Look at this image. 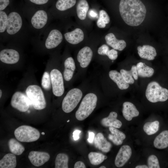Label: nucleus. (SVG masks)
<instances>
[{"mask_svg": "<svg viewBox=\"0 0 168 168\" xmlns=\"http://www.w3.org/2000/svg\"><path fill=\"white\" fill-rule=\"evenodd\" d=\"M130 70L132 72L133 78L136 80H137L138 75L137 72L136 66L135 65H133Z\"/></svg>", "mask_w": 168, "mask_h": 168, "instance_id": "nucleus-42", "label": "nucleus"}, {"mask_svg": "<svg viewBox=\"0 0 168 168\" xmlns=\"http://www.w3.org/2000/svg\"><path fill=\"white\" fill-rule=\"evenodd\" d=\"M22 25V19L19 13L12 12L9 14L6 28L8 34L12 35L17 33L21 29Z\"/></svg>", "mask_w": 168, "mask_h": 168, "instance_id": "nucleus-9", "label": "nucleus"}, {"mask_svg": "<svg viewBox=\"0 0 168 168\" xmlns=\"http://www.w3.org/2000/svg\"><path fill=\"white\" fill-rule=\"evenodd\" d=\"M50 155L45 152L31 151L30 152L28 158L32 165L39 167L48 161L50 158Z\"/></svg>", "mask_w": 168, "mask_h": 168, "instance_id": "nucleus-11", "label": "nucleus"}, {"mask_svg": "<svg viewBox=\"0 0 168 168\" xmlns=\"http://www.w3.org/2000/svg\"><path fill=\"white\" fill-rule=\"evenodd\" d=\"M50 76L53 94L57 96H61L64 91L62 74L58 70L54 69L51 71Z\"/></svg>", "mask_w": 168, "mask_h": 168, "instance_id": "nucleus-8", "label": "nucleus"}, {"mask_svg": "<svg viewBox=\"0 0 168 168\" xmlns=\"http://www.w3.org/2000/svg\"><path fill=\"white\" fill-rule=\"evenodd\" d=\"M76 3V0H58L56 7L58 10L64 11L73 7Z\"/></svg>", "mask_w": 168, "mask_h": 168, "instance_id": "nucleus-33", "label": "nucleus"}, {"mask_svg": "<svg viewBox=\"0 0 168 168\" xmlns=\"http://www.w3.org/2000/svg\"><path fill=\"white\" fill-rule=\"evenodd\" d=\"M81 131L79 130H76L73 133V137L74 140H78L79 138V134L81 133Z\"/></svg>", "mask_w": 168, "mask_h": 168, "instance_id": "nucleus-45", "label": "nucleus"}, {"mask_svg": "<svg viewBox=\"0 0 168 168\" xmlns=\"http://www.w3.org/2000/svg\"><path fill=\"white\" fill-rule=\"evenodd\" d=\"M119 8L121 17L129 26H138L145 18L146 9L140 0H121Z\"/></svg>", "mask_w": 168, "mask_h": 168, "instance_id": "nucleus-1", "label": "nucleus"}, {"mask_svg": "<svg viewBox=\"0 0 168 168\" xmlns=\"http://www.w3.org/2000/svg\"><path fill=\"white\" fill-rule=\"evenodd\" d=\"M8 16L4 11H0V32L5 31L7 28Z\"/></svg>", "mask_w": 168, "mask_h": 168, "instance_id": "nucleus-37", "label": "nucleus"}, {"mask_svg": "<svg viewBox=\"0 0 168 168\" xmlns=\"http://www.w3.org/2000/svg\"><path fill=\"white\" fill-rule=\"evenodd\" d=\"M63 36L61 32L56 29L50 31L46 40L45 46L48 49L57 47L62 41Z\"/></svg>", "mask_w": 168, "mask_h": 168, "instance_id": "nucleus-14", "label": "nucleus"}, {"mask_svg": "<svg viewBox=\"0 0 168 168\" xmlns=\"http://www.w3.org/2000/svg\"><path fill=\"white\" fill-rule=\"evenodd\" d=\"M136 66L138 75L141 77H150L154 73V70L153 68L146 65L142 62L138 63Z\"/></svg>", "mask_w": 168, "mask_h": 168, "instance_id": "nucleus-27", "label": "nucleus"}, {"mask_svg": "<svg viewBox=\"0 0 168 168\" xmlns=\"http://www.w3.org/2000/svg\"><path fill=\"white\" fill-rule=\"evenodd\" d=\"M26 92L35 109L41 110L45 108L46 100L40 86L36 85L29 86L27 88Z\"/></svg>", "mask_w": 168, "mask_h": 168, "instance_id": "nucleus-4", "label": "nucleus"}, {"mask_svg": "<svg viewBox=\"0 0 168 168\" xmlns=\"http://www.w3.org/2000/svg\"><path fill=\"white\" fill-rule=\"evenodd\" d=\"M51 79L50 74L48 72H44L41 80V85L45 90H48L51 88Z\"/></svg>", "mask_w": 168, "mask_h": 168, "instance_id": "nucleus-35", "label": "nucleus"}, {"mask_svg": "<svg viewBox=\"0 0 168 168\" xmlns=\"http://www.w3.org/2000/svg\"><path fill=\"white\" fill-rule=\"evenodd\" d=\"M120 73L126 82L129 84H133L134 83V81L130 70L127 71L121 69L120 70Z\"/></svg>", "mask_w": 168, "mask_h": 168, "instance_id": "nucleus-38", "label": "nucleus"}, {"mask_svg": "<svg viewBox=\"0 0 168 168\" xmlns=\"http://www.w3.org/2000/svg\"><path fill=\"white\" fill-rule=\"evenodd\" d=\"M74 168H86V166L85 164L82 161H78L75 164Z\"/></svg>", "mask_w": 168, "mask_h": 168, "instance_id": "nucleus-43", "label": "nucleus"}, {"mask_svg": "<svg viewBox=\"0 0 168 168\" xmlns=\"http://www.w3.org/2000/svg\"><path fill=\"white\" fill-rule=\"evenodd\" d=\"M122 112L124 118L128 121L131 120L134 117L138 116L139 114L135 106L133 103L128 101L123 103Z\"/></svg>", "mask_w": 168, "mask_h": 168, "instance_id": "nucleus-16", "label": "nucleus"}, {"mask_svg": "<svg viewBox=\"0 0 168 168\" xmlns=\"http://www.w3.org/2000/svg\"><path fill=\"white\" fill-rule=\"evenodd\" d=\"M64 70L63 77L67 81H69L72 78L76 68L75 63L73 58L69 57L67 58L64 63Z\"/></svg>", "mask_w": 168, "mask_h": 168, "instance_id": "nucleus-24", "label": "nucleus"}, {"mask_svg": "<svg viewBox=\"0 0 168 168\" xmlns=\"http://www.w3.org/2000/svg\"><path fill=\"white\" fill-rule=\"evenodd\" d=\"M2 95V91L1 90H0V98H1Z\"/></svg>", "mask_w": 168, "mask_h": 168, "instance_id": "nucleus-49", "label": "nucleus"}, {"mask_svg": "<svg viewBox=\"0 0 168 168\" xmlns=\"http://www.w3.org/2000/svg\"><path fill=\"white\" fill-rule=\"evenodd\" d=\"M153 145L156 148L161 149L168 147V130H164L160 133L155 138Z\"/></svg>", "mask_w": 168, "mask_h": 168, "instance_id": "nucleus-25", "label": "nucleus"}, {"mask_svg": "<svg viewBox=\"0 0 168 168\" xmlns=\"http://www.w3.org/2000/svg\"><path fill=\"white\" fill-rule=\"evenodd\" d=\"M109 50V47L105 44H104L100 46L98 49V53L99 54L105 55Z\"/></svg>", "mask_w": 168, "mask_h": 168, "instance_id": "nucleus-40", "label": "nucleus"}, {"mask_svg": "<svg viewBox=\"0 0 168 168\" xmlns=\"http://www.w3.org/2000/svg\"><path fill=\"white\" fill-rule=\"evenodd\" d=\"M41 134H42V135H44L45 134V133H44V132H42V133H41Z\"/></svg>", "mask_w": 168, "mask_h": 168, "instance_id": "nucleus-51", "label": "nucleus"}, {"mask_svg": "<svg viewBox=\"0 0 168 168\" xmlns=\"http://www.w3.org/2000/svg\"><path fill=\"white\" fill-rule=\"evenodd\" d=\"M117 114L114 111L110 113L109 116L102 119L101 125L105 127H111L116 128H119L122 126L121 122L117 119Z\"/></svg>", "mask_w": 168, "mask_h": 168, "instance_id": "nucleus-21", "label": "nucleus"}, {"mask_svg": "<svg viewBox=\"0 0 168 168\" xmlns=\"http://www.w3.org/2000/svg\"><path fill=\"white\" fill-rule=\"evenodd\" d=\"M159 122L157 120L146 123L143 126V130L148 135L154 134L159 130Z\"/></svg>", "mask_w": 168, "mask_h": 168, "instance_id": "nucleus-30", "label": "nucleus"}, {"mask_svg": "<svg viewBox=\"0 0 168 168\" xmlns=\"http://www.w3.org/2000/svg\"><path fill=\"white\" fill-rule=\"evenodd\" d=\"M99 168H106V167L104 166H101L99 167Z\"/></svg>", "mask_w": 168, "mask_h": 168, "instance_id": "nucleus-50", "label": "nucleus"}, {"mask_svg": "<svg viewBox=\"0 0 168 168\" xmlns=\"http://www.w3.org/2000/svg\"><path fill=\"white\" fill-rule=\"evenodd\" d=\"M88 157L91 164L98 165L106 159L107 156L100 153L91 152L88 154Z\"/></svg>", "mask_w": 168, "mask_h": 168, "instance_id": "nucleus-31", "label": "nucleus"}, {"mask_svg": "<svg viewBox=\"0 0 168 168\" xmlns=\"http://www.w3.org/2000/svg\"><path fill=\"white\" fill-rule=\"evenodd\" d=\"M105 39L107 44L115 49L121 51L126 46V44L124 40H118L112 33H109L106 35Z\"/></svg>", "mask_w": 168, "mask_h": 168, "instance_id": "nucleus-20", "label": "nucleus"}, {"mask_svg": "<svg viewBox=\"0 0 168 168\" xmlns=\"http://www.w3.org/2000/svg\"><path fill=\"white\" fill-rule=\"evenodd\" d=\"M31 2L38 5L44 4L47 2L49 0H29Z\"/></svg>", "mask_w": 168, "mask_h": 168, "instance_id": "nucleus-44", "label": "nucleus"}, {"mask_svg": "<svg viewBox=\"0 0 168 168\" xmlns=\"http://www.w3.org/2000/svg\"><path fill=\"white\" fill-rule=\"evenodd\" d=\"M89 5L86 0H79L76 8L77 13L78 17L81 20L85 19L89 9Z\"/></svg>", "mask_w": 168, "mask_h": 168, "instance_id": "nucleus-29", "label": "nucleus"}, {"mask_svg": "<svg viewBox=\"0 0 168 168\" xmlns=\"http://www.w3.org/2000/svg\"><path fill=\"white\" fill-rule=\"evenodd\" d=\"M109 129L111 134H109L108 138L115 145L122 144L126 138L125 134L114 127H110Z\"/></svg>", "mask_w": 168, "mask_h": 168, "instance_id": "nucleus-22", "label": "nucleus"}, {"mask_svg": "<svg viewBox=\"0 0 168 168\" xmlns=\"http://www.w3.org/2000/svg\"><path fill=\"white\" fill-rule=\"evenodd\" d=\"M110 21V18L107 13L104 10H101L99 12V18L97 22V25L100 28H104L106 25Z\"/></svg>", "mask_w": 168, "mask_h": 168, "instance_id": "nucleus-34", "label": "nucleus"}, {"mask_svg": "<svg viewBox=\"0 0 168 168\" xmlns=\"http://www.w3.org/2000/svg\"><path fill=\"white\" fill-rule=\"evenodd\" d=\"M145 95L151 102H164L168 99V90L161 86L157 82L152 81L147 86Z\"/></svg>", "mask_w": 168, "mask_h": 168, "instance_id": "nucleus-3", "label": "nucleus"}, {"mask_svg": "<svg viewBox=\"0 0 168 168\" xmlns=\"http://www.w3.org/2000/svg\"><path fill=\"white\" fill-rule=\"evenodd\" d=\"M68 157L63 153L58 154L55 160V168H68Z\"/></svg>", "mask_w": 168, "mask_h": 168, "instance_id": "nucleus-32", "label": "nucleus"}, {"mask_svg": "<svg viewBox=\"0 0 168 168\" xmlns=\"http://www.w3.org/2000/svg\"><path fill=\"white\" fill-rule=\"evenodd\" d=\"M93 54L92 50L88 46L84 47L79 50L77 58L81 67L85 68L88 66L91 61Z\"/></svg>", "mask_w": 168, "mask_h": 168, "instance_id": "nucleus-13", "label": "nucleus"}, {"mask_svg": "<svg viewBox=\"0 0 168 168\" xmlns=\"http://www.w3.org/2000/svg\"><path fill=\"white\" fill-rule=\"evenodd\" d=\"M137 50L141 58L148 60H153L157 55L155 48L148 45L139 46L137 47Z\"/></svg>", "mask_w": 168, "mask_h": 168, "instance_id": "nucleus-17", "label": "nucleus"}, {"mask_svg": "<svg viewBox=\"0 0 168 168\" xmlns=\"http://www.w3.org/2000/svg\"><path fill=\"white\" fill-rule=\"evenodd\" d=\"M94 133L93 132H89L88 140L89 142L92 143L93 142L94 138Z\"/></svg>", "mask_w": 168, "mask_h": 168, "instance_id": "nucleus-46", "label": "nucleus"}, {"mask_svg": "<svg viewBox=\"0 0 168 168\" xmlns=\"http://www.w3.org/2000/svg\"><path fill=\"white\" fill-rule=\"evenodd\" d=\"M8 145L10 152L16 155H21L25 150L24 147L13 138H11L9 140Z\"/></svg>", "mask_w": 168, "mask_h": 168, "instance_id": "nucleus-28", "label": "nucleus"}, {"mask_svg": "<svg viewBox=\"0 0 168 168\" xmlns=\"http://www.w3.org/2000/svg\"><path fill=\"white\" fill-rule=\"evenodd\" d=\"M48 19L46 12L44 10L37 11L31 19V23L33 27L36 29L42 28L46 24Z\"/></svg>", "mask_w": 168, "mask_h": 168, "instance_id": "nucleus-15", "label": "nucleus"}, {"mask_svg": "<svg viewBox=\"0 0 168 168\" xmlns=\"http://www.w3.org/2000/svg\"><path fill=\"white\" fill-rule=\"evenodd\" d=\"M148 168H160L159 161L157 156L154 155H150L147 159Z\"/></svg>", "mask_w": 168, "mask_h": 168, "instance_id": "nucleus-36", "label": "nucleus"}, {"mask_svg": "<svg viewBox=\"0 0 168 168\" xmlns=\"http://www.w3.org/2000/svg\"><path fill=\"white\" fill-rule=\"evenodd\" d=\"M64 36L67 42L73 44H78L82 41L84 38L83 31L78 28L75 29L71 32L65 33Z\"/></svg>", "mask_w": 168, "mask_h": 168, "instance_id": "nucleus-19", "label": "nucleus"}, {"mask_svg": "<svg viewBox=\"0 0 168 168\" xmlns=\"http://www.w3.org/2000/svg\"><path fill=\"white\" fill-rule=\"evenodd\" d=\"M90 16L93 17H96L97 16V14L93 10H90L89 12Z\"/></svg>", "mask_w": 168, "mask_h": 168, "instance_id": "nucleus-47", "label": "nucleus"}, {"mask_svg": "<svg viewBox=\"0 0 168 168\" xmlns=\"http://www.w3.org/2000/svg\"><path fill=\"white\" fill-rule=\"evenodd\" d=\"M94 143L96 148L104 152H109L112 147L111 143L107 140L101 133L96 134L94 138Z\"/></svg>", "mask_w": 168, "mask_h": 168, "instance_id": "nucleus-18", "label": "nucleus"}, {"mask_svg": "<svg viewBox=\"0 0 168 168\" xmlns=\"http://www.w3.org/2000/svg\"><path fill=\"white\" fill-rule=\"evenodd\" d=\"M135 168H148L147 166L145 165H138L135 166Z\"/></svg>", "mask_w": 168, "mask_h": 168, "instance_id": "nucleus-48", "label": "nucleus"}, {"mask_svg": "<svg viewBox=\"0 0 168 168\" xmlns=\"http://www.w3.org/2000/svg\"><path fill=\"white\" fill-rule=\"evenodd\" d=\"M106 55L111 60H115L118 57V52L114 49L109 50L106 53Z\"/></svg>", "mask_w": 168, "mask_h": 168, "instance_id": "nucleus-39", "label": "nucleus"}, {"mask_svg": "<svg viewBox=\"0 0 168 168\" xmlns=\"http://www.w3.org/2000/svg\"><path fill=\"white\" fill-rule=\"evenodd\" d=\"M82 96V92L79 89L70 90L63 100L62 105L63 111L66 113L72 111L79 102Z\"/></svg>", "mask_w": 168, "mask_h": 168, "instance_id": "nucleus-6", "label": "nucleus"}, {"mask_svg": "<svg viewBox=\"0 0 168 168\" xmlns=\"http://www.w3.org/2000/svg\"><path fill=\"white\" fill-rule=\"evenodd\" d=\"M16 165V156L13 153L5 155L0 160V168H15Z\"/></svg>", "mask_w": 168, "mask_h": 168, "instance_id": "nucleus-26", "label": "nucleus"}, {"mask_svg": "<svg viewBox=\"0 0 168 168\" xmlns=\"http://www.w3.org/2000/svg\"><path fill=\"white\" fill-rule=\"evenodd\" d=\"M69 121H70V120H68L67 121V122H69Z\"/></svg>", "mask_w": 168, "mask_h": 168, "instance_id": "nucleus-52", "label": "nucleus"}, {"mask_svg": "<svg viewBox=\"0 0 168 168\" xmlns=\"http://www.w3.org/2000/svg\"><path fill=\"white\" fill-rule=\"evenodd\" d=\"M16 139L22 142H31L36 141L40 136L39 131L31 126L23 125L16 128L14 132Z\"/></svg>", "mask_w": 168, "mask_h": 168, "instance_id": "nucleus-5", "label": "nucleus"}, {"mask_svg": "<svg viewBox=\"0 0 168 168\" xmlns=\"http://www.w3.org/2000/svg\"><path fill=\"white\" fill-rule=\"evenodd\" d=\"M132 154V150L130 146H122L116 156L114 161L115 166L119 168L123 167L130 159Z\"/></svg>", "mask_w": 168, "mask_h": 168, "instance_id": "nucleus-10", "label": "nucleus"}, {"mask_svg": "<svg viewBox=\"0 0 168 168\" xmlns=\"http://www.w3.org/2000/svg\"><path fill=\"white\" fill-rule=\"evenodd\" d=\"M9 0H0V11L4 9L9 5Z\"/></svg>", "mask_w": 168, "mask_h": 168, "instance_id": "nucleus-41", "label": "nucleus"}, {"mask_svg": "<svg viewBox=\"0 0 168 168\" xmlns=\"http://www.w3.org/2000/svg\"><path fill=\"white\" fill-rule=\"evenodd\" d=\"M110 79L117 84L120 90H125L128 88L129 85L124 79L120 73L115 70H111L109 72Z\"/></svg>", "mask_w": 168, "mask_h": 168, "instance_id": "nucleus-23", "label": "nucleus"}, {"mask_svg": "<svg viewBox=\"0 0 168 168\" xmlns=\"http://www.w3.org/2000/svg\"><path fill=\"white\" fill-rule=\"evenodd\" d=\"M19 59V55L16 50L12 49H4L0 52V60L2 62L8 64L17 63Z\"/></svg>", "mask_w": 168, "mask_h": 168, "instance_id": "nucleus-12", "label": "nucleus"}, {"mask_svg": "<svg viewBox=\"0 0 168 168\" xmlns=\"http://www.w3.org/2000/svg\"><path fill=\"white\" fill-rule=\"evenodd\" d=\"M97 100V97L95 94H87L83 99L76 112V119L78 120L82 121L88 117L95 108Z\"/></svg>", "mask_w": 168, "mask_h": 168, "instance_id": "nucleus-2", "label": "nucleus"}, {"mask_svg": "<svg viewBox=\"0 0 168 168\" xmlns=\"http://www.w3.org/2000/svg\"><path fill=\"white\" fill-rule=\"evenodd\" d=\"M31 104L27 96L20 91H17L13 94L11 101L12 107L21 112L27 111Z\"/></svg>", "mask_w": 168, "mask_h": 168, "instance_id": "nucleus-7", "label": "nucleus"}]
</instances>
